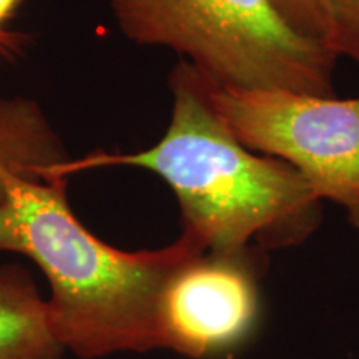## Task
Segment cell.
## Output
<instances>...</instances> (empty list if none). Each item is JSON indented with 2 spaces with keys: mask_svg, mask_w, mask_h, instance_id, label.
I'll list each match as a JSON object with an SVG mask.
<instances>
[{
  "mask_svg": "<svg viewBox=\"0 0 359 359\" xmlns=\"http://www.w3.org/2000/svg\"><path fill=\"white\" fill-rule=\"evenodd\" d=\"M170 90L172 118L154 147L67 158L50 178L105 167L147 170L172 188L182 233L205 251H269L303 243L320 226L323 203L306 178L238 140L206 100L190 64L175 67Z\"/></svg>",
  "mask_w": 359,
  "mask_h": 359,
  "instance_id": "1",
  "label": "cell"
},
{
  "mask_svg": "<svg viewBox=\"0 0 359 359\" xmlns=\"http://www.w3.org/2000/svg\"><path fill=\"white\" fill-rule=\"evenodd\" d=\"M0 251L24 255L50 288L47 320L82 359L158 349L156 313L173 269L205 251L185 233L160 250L107 245L72 212L67 178L15 177L0 201Z\"/></svg>",
  "mask_w": 359,
  "mask_h": 359,
  "instance_id": "2",
  "label": "cell"
},
{
  "mask_svg": "<svg viewBox=\"0 0 359 359\" xmlns=\"http://www.w3.org/2000/svg\"><path fill=\"white\" fill-rule=\"evenodd\" d=\"M107 2L128 40L180 53L210 82L336 97V53L294 29L275 0Z\"/></svg>",
  "mask_w": 359,
  "mask_h": 359,
  "instance_id": "3",
  "label": "cell"
},
{
  "mask_svg": "<svg viewBox=\"0 0 359 359\" xmlns=\"http://www.w3.org/2000/svg\"><path fill=\"white\" fill-rule=\"evenodd\" d=\"M198 77L206 100L245 147L298 170L321 201L346 210L359 203V97L246 90Z\"/></svg>",
  "mask_w": 359,
  "mask_h": 359,
  "instance_id": "4",
  "label": "cell"
},
{
  "mask_svg": "<svg viewBox=\"0 0 359 359\" xmlns=\"http://www.w3.org/2000/svg\"><path fill=\"white\" fill-rule=\"evenodd\" d=\"M264 251H200L165 283L156 313L158 349L188 359H228L251 344L263 320Z\"/></svg>",
  "mask_w": 359,
  "mask_h": 359,
  "instance_id": "5",
  "label": "cell"
},
{
  "mask_svg": "<svg viewBox=\"0 0 359 359\" xmlns=\"http://www.w3.org/2000/svg\"><path fill=\"white\" fill-rule=\"evenodd\" d=\"M65 160V148L37 103L0 98V201L15 177L48 178Z\"/></svg>",
  "mask_w": 359,
  "mask_h": 359,
  "instance_id": "6",
  "label": "cell"
},
{
  "mask_svg": "<svg viewBox=\"0 0 359 359\" xmlns=\"http://www.w3.org/2000/svg\"><path fill=\"white\" fill-rule=\"evenodd\" d=\"M64 353L32 276L19 264L0 268V359H62Z\"/></svg>",
  "mask_w": 359,
  "mask_h": 359,
  "instance_id": "7",
  "label": "cell"
},
{
  "mask_svg": "<svg viewBox=\"0 0 359 359\" xmlns=\"http://www.w3.org/2000/svg\"><path fill=\"white\" fill-rule=\"evenodd\" d=\"M330 48L359 67V0H326Z\"/></svg>",
  "mask_w": 359,
  "mask_h": 359,
  "instance_id": "8",
  "label": "cell"
},
{
  "mask_svg": "<svg viewBox=\"0 0 359 359\" xmlns=\"http://www.w3.org/2000/svg\"><path fill=\"white\" fill-rule=\"evenodd\" d=\"M275 2L294 29L327 45L330 15H327L326 0H275Z\"/></svg>",
  "mask_w": 359,
  "mask_h": 359,
  "instance_id": "9",
  "label": "cell"
},
{
  "mask_svg": "<svg viewBox=\"0 0 359 359\" xmlns=\"http://www.w3.org/2000/svg\"><path fill=\"white\" fill-rule=\"evenodd\" d=\"M20 0H0V40L6 37L4 32V25L7 24V20L13 15V12L19 7Z\"/></svg>",
  "mask_w": 359,
  "mask_h": 359,
  "instance_id": "10",
  "label": "cell"
},
{
  "mask_svg": "<svg viewBox=\"0 0 359 359\" xmlns=\"http://www.w3.org/2000/svg\"><path fill=\"white\" fill-rule=\"evenodd\" d=\"M348 212V218H349V223L353 224L354 228L359 231V203L349 206V208L346 210Z\"/></svg>",
  "mask_w": 359,
  "mask_h": 359,
  "instance_id": "11",
  "label": "cell"
}]
</instances>
